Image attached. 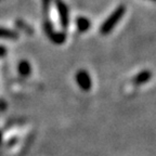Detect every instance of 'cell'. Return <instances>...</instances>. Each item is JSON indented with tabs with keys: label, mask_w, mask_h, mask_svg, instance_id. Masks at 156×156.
Masks as SVG:
<instances>
[{
	"label": "cell",
	"mask_w": 156,
	"mask_h": 156,
	"mask_svg": "<svg viewBox=\"0 0 156 156\" xmlns=\"http://www.w3.org/2000/svg\"><path fill=\"white\" fill-rule=\"evenodd\" d=\"M125 12H126V8H125V5H119V7H117L114 12L107 17V19L105 20V22L101 25V27H100L101 34L107 35L108 33L112 32L113 29L115 28V26L118 24V22L122 20V17L124 16Z\"/></svg>",
	"instance_id": "6da1fadb"
},
{
	"label": "cell",
	"mask_w": 156,
	"mask_h": 156,
	"mask_svg": "<svg viewBox=\"0 0 156 156\" xmlns=\"http://www.w3.org/2000/svg\"><path fill=\"white\" fill-rule=\"evenodd\" d=\"M76 81L79 85V87L83 89V91H89L92 86V81L89 76V74L86 71H79L76 74Z\"/></svg>",
	"instance_id": "7a4b0ae2"
},
{
	"label": "cell",
	"mask_w": 156,
	"mask_h": 156,
	"mask_svg": "<svg viewBox=\"0 0 156 156\" xmlns=\"http://www.w3.org/2000/svg\"><path fill=\"white\" fill-rule=\"evenodd\" d=\"M151 78H152V73L150 71H147V69H145V71H142L139 74H136L133 77V79H132V83L136 86L143 85V83H146L147 81H150Z\"/></svg>",
	"instance_id": "3957f363"
},
{
	"label": "cell",
	"mask_w": 156,
	"mask_h": 156,
	"mask_svg": "<svg viewBox=\"0 0 156 156\" xmlns=\"http://www.w3.org/2000/svg\"><path fill=\"white\" fill-rule=\"evenodd\" d=\"M58 11H60V14H61V20H62V23H63L64 26H66L68 23V11H67V8L64 3L62 2H58Z\"/></svg>",
	"instance_id": "277c9868"
},
{
	"label": "cell",
	"mask_w": 156,
	"mask_h": 156,
	"mask_svg": "<svg viewBox=\"0 0 156 156\" xmlns=\"http://www.w3.org/2000/svg\"><path fill=\"white\" fill-rule=\"evenodd\" d=\"M76 24H77V28L80 32H86V30H88V29L90 28V22L86 17H79V19H77Z\"/></svg>",
	"instance_id": "5b68a950"
},
{
	"label": "cell",
	"mask_w": 156,
	"mask_h": 156,
	"mask_svg": "<svg viewBox=\"0 0 156 156\" xmlns=\"http://www.w3.org/2000/svg\"><path fill=\"white\" fill-rule=\"evenodd\" d=\"M20 72H21L23 75H28L29 72H30V67H29L28 63L23 62V63L20 64Z\"/></svg>",
	"instance_id": "8992f818"
},
{
	"label": "cell",
	"mask_w": 156,
	"mask_h": 156,
	"mask_svg": "<svg viewBox=\"0 0 156 156\" xmlns=\"http://www.w3.org/2000/svg\"><path fill=\"white\" fill-rule=\"evenodd\" d=\"M0 36H2V37H14L12 33L8 32V30H3V29H0Z\"/></svg>",
	"instance_id": "52a82bcc"
},
{
	"label": "cell",
	"mask_w": 156,
	"mask_h": 156,
	"mask_svg": "<svg viewBox=\"0 0 156 156\" xmlns=\"http://www.w3.org/2000/svg\"><path fill=\"white\" fill-rule=\"evenodd\" d=\"M152 1H156V0H152Z\"/></svg>",
	"instance_id": "ba28073f"
}]
</instances>
